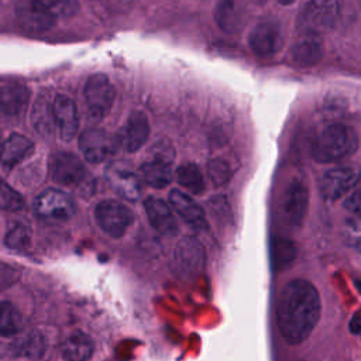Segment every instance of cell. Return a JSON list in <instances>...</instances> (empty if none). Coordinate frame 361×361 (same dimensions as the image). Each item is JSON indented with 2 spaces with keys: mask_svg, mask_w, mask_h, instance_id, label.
Wrapping results in <instances>:
<instances>
[{
  "mask_svg": "<svg viewBox=\"0 0 361 361\" xmlns=\"http://www.w3.org/2000/svg\"><path fill=\"white\" fill-rule=\"evenodd\" d=\"M322 314L317 288L303 278L289 281L276 302V324L286 343H303L314 330Z\"/></svg>",
  "mask_w": 361,
  "mask_h": 361,
  "instance_id": "obj_1",
  "label": "cell"
},
{
  "mask_svg": "<svg viewBox=\"0 0 361 361\" xmlns=\"http://www.w3.org/2000/svg\"><path fill=\"white\" fill-rule=\"evenodd\" d=\"M358 148V135L347 124L334 123L324 127L312 142V157L317 162H336L353 155Z\"/></svg>",
  "mask_w": 361,
  "mask_h": 361,
  "instance_id": "obj_2",
  "label": "cell"
},
{
  "mask_svg": "<svg viewBox=\"0 0 361 361\" xmlns=\"http://www.w3.org/2000/svg\"><path fill=\"white\" fill-rule=\"evenodd\" d=\"M343 0H309L298 14L296 28L305 37H319L340 17Z\"/></svg>",
  "mask_w": 361,
  "mask_h": 361,
  "instance_id": "obj_3",
  "label": "cell"
},
{
  "mask_svg": "<svg viewBox=\"0 0 361 361\" xmlns=\"http://www.w3.org/2000/svg\"><path fill=\"white\" fill-rule=\"evenodd\" d=\"M171 265L173 274L183 281L199 276L206 265V252L202 243L192 235L180 238L173 250Z\"/></svg>",
  "mask_w": 361,
  "mask_h": 361,
  "instance_id": "obj_4",
  "label": "cell"
},
{
  "mask_svg": "<svg viewBox=\"0 0 361 361\" xmlns=\"http://www.w3.org/2000/svg\"><path fill=\"white\" fill-rule=\"evenodd\" d=\"M94 219L106 234L118 238L133 224L134 213L121 202L103 200L94 209Z\"/></svg>",
  "mask_w": 361,
  "mask_h": 361,
  "instance_id": "obj_5",
  "label": "cell"
},
{
  "mask_svg": "<svg viewBox=\"0 0 361 361\" xmlns=\"http://www.w3.org/2000/svg\"><path fill=\"white\" fill-rule=\"evenodd\" d=\"M49 173L54 182L62 186L79 188L87 179V171L83 162L73 154L59 151L49 159Z\"/></svg>",
  "mask_w": 361,
  "mask_h": 361,
  "instance_id": "obj_6",
  "label": "cell"
},
{
  "mask_svg": "<svg viewBox=\"0 0 361 361\" xmlns=\"http://www.w3.org/2000/svg\"><path fill=\"white\" fill-rule=\"evenodd\" d=\"M116 90L106 75H92L85 85V99L87 110L93 118L104 117L114 102Z\"/></svg>",
  "mask_w": 361,
  "mask_h": 361,
  "instance_id": "obj_7",
  "label": "cell"
},
{
  "mask_svg": "<svg viewBox=\"0 0 361 361\" xmlns=\"http://www.w3.org/2000/svg\"><path fill=\"white\" fill-rule=\"evenodd\" d=\"M360 173L350 166L327 169L319 179V192L324 200H338L345 196L358 182Z\"/></svg>",
  "mask_w": 361,
  "mask_h": 361,
  "instance_id": "obj_8",
  "label": "cell"
},
{
  "mask_svg": "<svg viewBox=\"0 0 361 361\" xmlns=\"http://www.w3.org/2000/svg\"><path fill=\"white\" fill-rule=\"evenodd\" d=\"M120 145V140L102 128H87L79 137V148L89 162L99 164L111 157Z\"/></svg>",
  "mask_w": 361,
  "mask_h": 361,
  "instance_id": "obj_9",
  "label": "cell"
},
{
  "mask_svg": "<svg viewBox=\"0 0 361 361\" xmlns=\"http://www.w3.org/2000/svg\"><path fill=\"white\" fill-rule=\"evenodd\" d=\"M309 204V190L307 186L300 179H293L286 186L282 202L281 213L283 221L290 227H299L306 216Z\"/></svg>",
  "mask_w": 361,
  "mask_h": 361,
  "instance_id": "obj_10",
  "label": "cell"
},
{
  "mask_svg": "<svg viewBox=\"0 0 361 361\" xmlns=\"http://www.w3.org/2000/svg\"><path fill=\"white\" fill-rule=\"evenodd\" d=\"M248 44L252 52L261 58L275 55L283 45V35L278 21L262 20L251 31Z\"/></svg>",
  "mask_w": 361,
  "mask_h": 361,
  "instance_id": "obj_11",
  "label": "cell"
},
{
  "mask_svg": "<svg viewBox=\"0 0 361 361\" xmlns=\"http://www.w3.org/2000/svg\"><path fill=\"white\" fill-rule=\"evenodd\" d=\"M34 210L44 219L68 220L75 214V203L63 190L47 189L35 197Z\"/></svg>",
  "mask_w": 361,
  "mask_h": 361,
  "instance_id": "obj_12",
  "label": "cell"
},
{
  "mask_svg": "<svg viewBox=\"0 0 361 361\" xmlns=\"http://www.w3.org/2000/svg\"><path fill=\"white\" fill-rule=\"evenodd\" d=\"M14 10L18 25L31 32H42L49 30L56 18L35 0H17Z\"/></svg>",
  "mask_w": 361,
  "mask_h": 361,
  "instance_id": "obj_13",
  "label": "cell"
},
{
  "mask_svg": "<svg viewBox=\"0 0 361 361\" xmlns=\"http://www.w3.org/2000/svg\"><path fill=\"white\" fill-rule=\"evenodd\" d=\"M54 117L59 137L63 141L72 140L79 127V116L75 102L65 94H56L54 99Z\"/></svg>",
  "mask_w": 361,
  "mask_h": 361,
  "instance_id": "obj_14",
  "label": "cell"
},
{
  "mask_svg": "<svg viewBox=\"0 0 361 361\" xmlns=\"http://www.w3.org/2000/svg\"><path fill=\"white\" fill-rule=\"evenodd\" d=\"M144 207L149 224L164 235H173L178 230V224L171 207L159 197L148 196L144 200Z\"/></svg>",
  "mask_w": 361,
  "mask_h": 361,
  "instance_id": "obj_15",
  "label": "cell"
},
{
  "mask_svg": "<svg viewBox=\"0 0 361 361\" xmlns=\"http://www.w3.org/2000/svg\"><path fill=\"white\" fill-rule=\"evenodd\" d=\"M149 135L148 118L142 111H134L127 120V124L123 130L120 144L127 152H135L140 149Z\"/></svg>",
  "mask_w": 361,
  "mask_h": 361,
  "instance_id": "obj_16",
  "label": "cell"
},
{
  "mask_svg": "<svg viewBox=\"0 0 361 361\" xmlns=\"http://www.w3.org/2000/svg\"><path fill=\"white\" fill-rule=\"evenodd\" d=\"M169 203H171L172 209L178 213V216L188 224H190L196 228H202V227L207 226L203 209L186 193H183L178 189L171 190Z\"/></svg>",
  "mask_w": 361,
  "mask_h": 361,
  "instance_id": "obj_17",
  "label": "cell"
},
{
  "mask_svg": "<svg viewBox=\"0 0 361 361\" xmlns=\"http://www.w3.org/2000/svg\"><path fill=\"white\" fill-rule=\"evenodd\" d=\"M109 182L116 193L127 200H135L140 196L141 183L138 176L123 165H114L109 169Z\"/></svg>",
  "mask_w": 361,
  "mask_h": 361,
  "instance_id": "obj_18",
  "label": "cell"
},
{
  "mask_svg": "<svg viewBox=\"0 0 361 361\" xmlns=\"http://www.w3.org/2000/svg\"><path fill=\"white\" fill-rule=\"evenodd\" d=\"M34 151V144L30 138L21 134H11L4 142L0 155L3 168L11 169L21 161L28 158Z\"/></svg>",
  "mask_w": 361,
  "mask_h": 361,
  "instance_id": "obj_19",
  "label": "cell"
},
{
  "mask_svg": "<svg viewBox=\"0 0 361 361\" xmlns=\"http://www.w3.org/2000/svg\"><path fill=\"white\" fill-rule=\"evenodd\" d=\"M10 351L14 357L39 360L47 351V340L44 334L38 330H31L20 337H17L11 345Z\"/></svg>",
  "mask_w": 361,
  "mask_h": 361,
  "instance_id": "obj_20",
  "label": "cell"
},
{
  "mask_svg": "<svg viewBox=\"0 0 361 361\" xmlns=\"http://www.w3.org/2000/svg\"><path fill=\"white\" fill-rule=\"evenodd\" d=\"M93 351L92 337L79 330L71 333L61 344V354L66 361H89Z\"/></svg>",
  "mask_w": 361,
  "mask_h": 361,
  "instance_id": "obj_21",
  "label": "cell"
},
{
  "mask_svg": "<svg viewBox=\"0 0 361 361\" xmlns=\"http://www.w3.org/2000/svg\"><path fill=\"white\" fill-rule=\"evenodd\" d=\"M30 90L24 85L10 83L0 89V110L6 116H17L27 106Z\"/></svg>",
  "mask_w": 361,
  "mask_h": 361,
  "instance_id": "obj_22",
  "label": "cell"
},
{
  "mask_svg": "<svg viewBox=\"0 0 361 361\" xmlns=\"http://www.w3.org/2000/svg\"><path fill=\"white\" fill-rule=\"evenodd\" d=\"M142 180L157 189L168 186L173 179V172L171 168V162L161 159V158H152L147 162H144L140 168Z\"/></svg>",
  "mask_w": 361,
  "mask_h": 361,
  "instance_id": "obj_23",
  "label": "cell"
},
{
  "mask_svg": "<svg viewBox=\"0 0 361 361\" xmlns=\"http://www.w3.org/2000/svg\"><path fill=\"white\" fill-rule=\"evenodd\" d=\"M289 56L298 66H312L322 58V44L317 37H306L290 48Z\"/></svg>",
  "mask_w": 361,
  "mask_h": 361,
  "instance_id": "obj_24",
  "label": "cell"
},
{
  "mask_svg": "<svg viewBox=\"0 0 361 361\" xmlns=\"http://www.w3.org/2000/svg\"><path fill=\"white\" fill-rule=\"evenodd\" d=\"M31 120L34 124V128L44 134L48 135L56 128L55 126V117H54V100L51 102L47 94H42L37 99L32 107L31 113Z\"/></svg>",
  "mask_w": 361,
  "mask_h": 361,
  "instance_id": "obj_25",
  "label": "cell"
},
{
  "mask_svg": "<svg viewBox=\"0 0 361 361\" xmlns=\"http://www.w3.org/2000/svg\"><path fill=\"white\" fill-rule=\"evenodd\" d=\"M269 252L272 268L275 271H282L293 262L296 257V247L293 241L285 237H272L269 244Z\"/></svg>",
  "mask_w": 361,
  "mask_h": 361,
  "instance_id": "obj_26",
  "label": "cell"
},
{
  "mask_svg": "<svg viewBox=\"0 0 361 361\" xmlns=\"http://www.w3.org/2000/svg\"><path fill=\"white\" fill-rule=\"evenodd\" d=\"M23 327L24 322L17 307L10 302H0V336H17Z\"/></svg>",
  "mask_w": 361,
  "mask_h": 361,
  "instance_id": "obj_27",
  "label": "cell"
},
{
  "mask_svg": "<svg viewBox=\"0 0 361 361\" xmlns=\"http://www.w3.org/2000/svg\"><path fill=\"white\" fill-rule=\"evenodd\" d=\"M175 178L179 185L189 189L192 193L199 195L204 190V179L199 166L193 162L182 164L176 168Z\"/></svg>",
  "mask_w": 361,
  "mask_h": 361,
  "instance_id": "obj_28",
  "label": "cell"
},
{
  "mask_svg": "<svg viewBox=\"0 0 361 361\" xmlns=\"http://www.w3.org/2000/svg\"><path fill=\"white\" fill-rule=\"evenodd\" d=\"M340 234L347 247L361 252V217L354 216L344 219Z\"/></svg>",
  "mask_w": 361,
  "mask_h": 361,
  "instance_id": "obj_29",
  "label": "cell"
},
{
  "mask_svg": "<svg viewBox=\"0 0 361 361\" xmlns=\"http://www.w3.org/2000/svg\"><path fill=\"white\" fill-rule=\"evenodd\" d=\"M24 206L25 202L23 195L13 189L8 183L0 182V209L6 212H18Z\"/></svg>",
  "mask_w": 361,
  "mask_h": 361,
  "instance_id": "obj_30",
  "label": "cell"
},
{
  "mask_svg": "<svg viewBox=\"0 0 361 361\" xmlns=\"http://www.w3.org/2000/svg\"><path fill=\"white\" fill-rule=\"evenodd\" d=\"M4 244L11 250H18V251L27 250L31 244V230L23 224L13 227L6 234Z\"/></svg>",
  "mask_w": 361,
  "mask_h": 361,
  "instance_id": "obj_31",
  "label": "cell"
},
{
  "mask_svg": "<svg viewBox=\"0 0 361 361\" xmlns=\"http://www.w3.org/2000/svg\"><path fill=\"white\" fill-rule=\"evenodd\" d=\"M207 172H209V178L214 186H223L231 178L230 165L221 158L210 159L207 164Z\"/></svg>",
  "mask_w": 361,
  "mask_h": 361,
  "instance_id": "obj_32",
  "label": "cell"
},
{
  "mask_svg": "<svg viewBox=\"0 0 361 361\" xmlns=\"http://www.w3.org/2000/svg\"><path fill=\"white\" fill-rule=\"evenodd\" d=\"M55 17H71L78 11V0H35Z\"/></svg>",
  "mask_w": 361,
  "mask_h": 361,
  "instance_id": "obj_33",
  "label": "cell"
},
{
  "mask_svg": "<svg viewBox=\"0 0 361 361\" xmlns=\"http://www.w3.org/2000/svg\"><path fill=\"white\" fill-rule=\"evenodd\" d=\"M216 20L219 25L230 31L233 30L235 24V7H234V0H220L217 8H216Z\"/></svg>",
  "mask_w": 361,
  "mask_h": 361,
  "instance_id": "obj_34",
  "label": "cell"
},
{
  "mask_svg": "<svg viewBox=\"0 0 361 361\" xmlns=\"http://www.w3.org/2000/svg\"><path fill=\"white\" fill-rule=\"evenodd\" d=\"M344 207L353 216L361 217V186L355 188L344 200Z\"/></svg>",
  "mask_w": 361,
  "mask_h": 361,
  "instance_id": "obj_35",
  "label": "cell"
},
{
  "mask_svg": "<svg viewBox=\"0 0 361 361\" xmlns=\"http://www.w3.org/2000/svg\"><path fill=\"white\" fill-rule=\"evenodd\" d=\"M18 279V271L10 265L0 267V292L11 286Z\"/></svg>",
  "mask_w": 361,
  "mask_h": 361,
  "instance_id": "obj_36",
  "label": "cell"
},
{
  "mask_svg": "<svg viewBox=\"0 0 361 361\" xmlns=\"http://www.w3.org/2000/svg\"><path fill=\"white\" fill-rule=\"evenodd\" d=\"M348 329H350L351 333H354V334L361 333V312H357V313L351 317L350 324H348Z\"/></svg>",
  "mask_w": 361,
  "mask_h": 361,
  "instance_id": "obj_37",
  "label": "cell"
},
{
  "mask_svg": "<svg viewBox=\"0 0 361 361\" xmlns=\"http://www.w3.org/2000/svg\"><path fill=\"white\" fill-rule=\"evenodd\" d=\"M354 285H355L357 290L361 293V279H358V281H354Z\"/></svg>",
  "mask_w": 361,
  "mask_h": 361,
  "instance_id": "obj_38",
  "label": "cell"
},
{
  "mask_svg": "<svg viewBox=\"0 0 361 361\" xmlns=\"http://www.w3.org/2000/svg\"><path fill=\"white\" fill-rule=\"evenodd\" d=\"M295 0H278V3L279 4H283V6H288V4H290V3H293Z\"/></svg>",
  "mask_w": 361,
  "mask_h": 361,
  "instance_id": "obj_39",
  "label": "cell"
},
{
  "mask_svg": "<svg viewBox=\"0 0 361 361\" xmlns=\"http://www.w3.org/2000/svg\"><path fill=\"white\" fill-rule=\"evenodd\" d=\"M1 149H3V142H1V138H0V155H1Z\"/></svg>",
  "mask_w": 361,
  "mask_h": 361,
  "instance_id": "obj_40",
  "label": "cell"
},
{
  "mask_svg": "<svg viewBox=\"0 0 361 361\" xmlns=\"http://www.w3.org/2000/svg\"><path fill=\"white\" fill-rule=\"evenodd\" d=\"M360 334H361V333H360Z\"/></svg>",
  "mask_w": 361,
  "mask_h": 361,
  "instance_id": "obj_41",
  "label": "cell"
}]
</instances>
